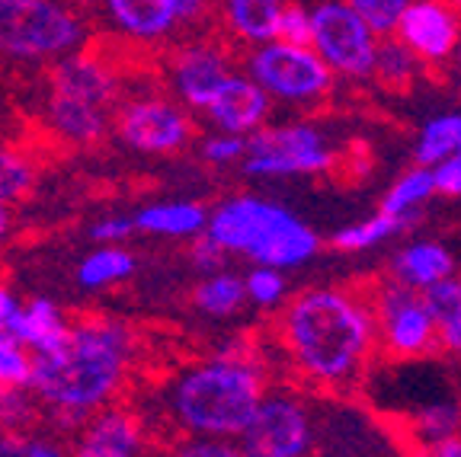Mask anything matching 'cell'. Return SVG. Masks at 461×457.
<instances>
[{"label":"cell","instance_id":"6da1fadb","mask_svg":"<svg viewBox=\"0 0 461 457\" xmlns=\"http://www.w3.org/2000/svg\"><path fill=\"white\" fill-rule=\"evenodd\" d=\"M288 352L317 381H346L366 362L372 317L349 294L317 288L292 300L285 314Z\"/></svg>","mask_w":461,"mask_h":457},{"label":"cell","instance_id":"7a4b0ae2","mask_svg":"<svg viewBox=\"0 0 461 457\" xmlns=\"http://www.w3.org/2000/svg\"><path fill=\"white\" fill-rule=\"evenodd\" d=\"M122 374V333L100 327H77L61 349L36 352L29 381L45 400L65 409H86L106 400Z\"/></svg>","mask_w":461,"mask_h":457},{"label":"cell","instance_id":"3957f363","mask_svg":"<svg viewBox=\"0 0 461 457\" xmlns=\"http://www.w3.org/2000/svg\"><path fill=\"white\" fill-rule=\"evenodd\" d=\"M209 237L221 250L247 253L269 269L302 265L317 253V234L285 208L263 199H234L212 215Z\"/></svg>","mask_w":461,"mask_h":457},{"label":"cell","instance_id":"277c9868","mask_svg":"<svg viewBox=\"0 0 461 457\" xmlns=\"http://www.w3.org/2000/svg\"><path fill=\"white\" fill-rule=\"evenodd\" d=\"M259 378L247 364L215 362L202 364L176 384L173 407L195 432L238 435L247 429L259 407Z\"/></svg>","mask_w":461,"mask_h":457},{"label":"cell","instance_id":"5b68a950","mask_svg":"<svg viewBox=\"0 0 461 457\" xmlns=\"http://www.w3.org/2000/svg\"><path fill=\"white\" fill-rule=\"evenodd\" d=\"M77 39V20L49 0H0V51L45 58L71 49Z\"/></svg>","mask_w":461,"mask_h":457},{"label":"cell","instance_id":"8992f818","mask_svg":"<svg viewBox=\"0 0 461 457\" xmlns=\"http://www.w3.org/2000/svg\"><path fill=\"white\" fill-rule=\"evenodd\" d=\"M247 173L257 176H285V173H317L333 160L321 131L311 125H282L253 135L244 144Z\"/></svg>","mask_w":461,"mask_h":457},{"label":"cell","instance_id":"52a82bcc","mask_svg":"<svg viewBox=\"0 0 461 457\" xmlns=\"http://www.w3.org/2000/svg\"><path fill=\"white\" fill-rule=\"evenodd\" d=\"M317 51L330 61L337 71L366 77L375 65V39L359 13L346 4H321L311 16Z\"/></svg>","mask_w":461,"mask_h":457},{"label":"cell","instance_id":"ba28073f","mask_svg":"<svg viewBox=\"0 0 461 457\" xmlns=\"http://www.w3.org/2000/svg\"><path fill=\"white\" fill-rule=\"evenodd\" d=\"M244 457H302L311 444V422L302 403L288 397L259 400L253 419L247 422Z\"/></svg>","mask_w":461,"mask_h":457},{"label":"cell","instance_id":"9c48e42d","mask_svg":"<svg viewBox=\"0 0 461 457\" xmlns=\"http://www.w3.org/2000/svg\"><path fill=\"white\" fill-rule=\"evenodd\" d=\"M250 67L263 90L285 96V100H308L330 86V71L324 61L314 51L295 49V45H263L253 55Z\"/></svg>","mask_w":461,"mask_h":457},{"label":"cell","instance_id":"30bf717a","mask_svg":"<svg viewBox=\"0 0 461 457\" xmlns=\"http://www.w3.org/2000/svg\"><path fill=\"white\" fill-rule=\"evenodd\" d=\"M382 336L397 355H417L432 339V317L423 298L411 285H391L378 300Z\"/></svg>","mask_w":461,"mask_h":457},{"label":"cell","instance_id":"8fae6325","mask_svg":"<svg viewBox=\"0 0 461 457\" xmlns=\"http://www.w3.org/2000/svg\"><path fill=\"white\" fill-rule=\"evenodd\" d=\"M119 135L135 150L164 154V150L183 148V141L193 135V121L167 103H131L119 115Z\"/></svg>","mask_w":461,"mask_h":457},{"label":"cell","instance_id":"7c38bea8","mask_svg":"<svg viewBox=\"0 0 461 457\" xmlns=\"http://www.w3.org/2000/svg\"><path fill=\"white\" fill-rule=\"evenodd\" d=\"M394 29H401L403 42L411 45V51L432 58V61L446 58L458 42V26H455L452 13L442 4H432V0L407 4Z\"/></svg>","mask_w":461,"mask_h":457},{"label":"cell","instance_id":"4fadbf2b","mask_svg":"<svg viewBox=\"0 0 461 457\" xmlns=\"http://www.w3.org/2000/svg\"><path fill=\"white\" fill-rule=\"evenodd\" d=\"M51 96L106 109L113 103V71L96 55L61 61L51 71Z\"/></svg>","mask_w":461,"mask_h":457},{"label":"cell","instance_id":"5bb4252c","mask_svg":"<svg viewBox=\"0 0 461 457\" xmlns=\"http://www.w3.org/2000/svg\"><path fill=\"white\" fill-rule=\"evenodd\" d=\"M209 109H212V119H215L224 131L240 135V131H253L259 121L267 119L269 100L257 84H250V80L228 77L221 84V90L215 94V100L209 103Z\"/></svg>","mask_w":461,"mask_h":457},{"label":"cell","instance_id":"9a60e30c","mask_svg":"<svg viewBox=\"0 0 461 457\" xmlns=\"http://www.w3.org/2000/svg\"><path fill=\"white\" fill-rule=\"evenodd\" d=\"M224 80L228 71L212 49H186L176 61V84L189 106H209Z\"/></svg>","mask_w":461,"mask_h":457},{"label":"cell","instance_id":"2e32d148","mask_svg":"<svg viewBox=\"0 0 461 457\" xmlns=\"http://www.w3.org/2000/svg\"><path fill=\"white\" fill-rule=\"evenodd\" d=\"M10 336L16 343H29L36 352H55L68 343L71 329L61 323V314L51 300H32L26 310L10 317Z\"/></svg>","mask_w":461,"mask_h":457},{"label":"cell","instance_id":"e0dca14e","mask_svg":"<svg viewBox=\"0 0 461 457\" xmlns=\"http://www.w3.org/2000/svg\"><path fill=\"white\" fill-rule=\"evenodd\" d=\"M138 426L129 413H106L86 432L77 457H135Z\"/></svg>","mask_w":461,"mask_h":457},{"label":"cell","instance_id":"ac0fdd59","mask_svg":"<svg viewBox=\"0 0 461 457\" xmlns=\"http://www.w3.org/2000/svg\"><path fill=\"white\" fill-rule=\"evenodd\" d=\"M109 10L131 36L151 39L173 26L176 10L173 0H109Z\"/></svg>","mask_w":461,"mask_h":457},{"label":"cell","instance_id":"d6986e66","mask_svg":"<svg viewBox=\"0 0 461 457\" xmlns=\"http://www.w3.org/2000/svg\"><path fill=\"white\" fill-rule=\"evenodd\" d=\"M397 275L403 279V285L426 288L452 275V256L436 243H413L397 256Z\"/></svg>","mask_w":461,"mask_h":457},{"label":"cell","instance_id":"ffe728a7","mask_svg":"<svg viewBox=\"0 0 461 457\" xmlns=\"http://www.w3.org/2000/svg\"><path fill=\"white\" fill-rule=\"evenodd\" d=\"M205 224V211L193 202H170V205H154L144 208L141 215L135 218L138 230L148 234H167V237H186L202 230Z\"/></svg>","mask_w":461,"mask_h":457},{"label":"cell","instance_id":"44dd1931","mask_svg":"<svg viewBox=\"0 0 461 457\" xmlns=\"http://www.w3.org/2000/svg\"><path fill=\"white\" fill-rule=\"evenodd\" d=\"M279 10V0H228L230 26L238 29L244 39H253V42L273 39Z\"/></svg>","mask_w":461,"mask_h":457},{"label":"cell","instance_id":"7402d4cb","mask_svg":"<svg viewBox=\"0 0 461 457\" xmlns=\"http://www.w3.org/2000/svg\"><path fill=\"white\" fill-rule=\"evenodd\" d=\"M51 115H55L58 131L77 138V141H94V138L103 135L106 129V119H103V109L84 106V103L74 100H58L51 96Z\"/></svg>","mask_w":461,"mask_h":457},{"label":"cell","instance_id":"603a6c76","mask_svg":"<svg viewBox=\"0 0 461 457\" xmlns=\"http://www.w3.org/2000/svg\"><path fill=\"white\" fill-rule=\"evenodd\" d=\"M455 150H461V115H439L420 135L417 160L420 164H442Z\"/></svg>","mask_w":461,"mask_h":457},{"label":"cell","instance_id":"cb8c5ba5","mask_svg":"<svg viewBox=\"0 0 461 457\" xmlns=\"http://www.w3.org/2000/svg\"><path fill=\"white\" fill-rule=\"evenodd\" d=\"M411 218L413 215H384V211H378V215L368 218V221L339 230L330 243L337 246V250H366V246H375L378 240H384V237L397 234L401 228H407Z\"/></svg>","mask_w":461,"mask_h":457},{"label":"cell","instance_id":"d4e9b609","mask_svg":"<svg viewBox=\"0 0 461 457\" xmlns=\"http://www.w3.org/2000/svg\"><path fill=\"white\" fill-rule=\"evenodd\" d=\"M244 282H238L234 275H212L209 282H202L195 288V304H199L205 314H234V310L244 304Z\"/></svg>","mask_w":461,"mask_h":457},{"label":"cell","instance_id":"484cf974","mask_svg":"<svg viewBox=\"0 0 461 457\" xmlns=\"http://www.w3.org/2000/svg\"><path fill=\"white\" fill-rule=\"evenodd\" d=\"M436 193V183H432L429 170H413L384 195L382 211L384 215H411L420 202H426L429 195Z\"/></svg>","mask_w":461,"mask_h":457},{"label":"cell","instance_id":"4316f807","mask_svg":"<svg viewBox=\"0 0 461 457\" xmlns=\"http://www.w3.org/2000/svg\"><path fill=\"white\" fill-rule=\"evenodd\" d=\"M131 256L129 253H122V250H100V253H94V256L86 259L84 265L77 269V279H80V285H86V288H100V285H106V282H115V279H125L131 272Z\"/></svg>","mask_w":461,"mask_h":457},{"label":"cell","instance_id":"83f0119b","mask_svg":"<svg viewBox=\"0 0 461 457\" xmlns=\"http://www.w3.org/2000/svg\"><path fill=\"white\" fill-rule=\"evenodd\" d=\"M413 51H407L403 45L391 42V45H382V49H375V65L372 71L384 80L388 86H401L413 77Z\"/></svg>","mask_w":461,"mask_h":457},{"label":"cell","instance_id":"f1b7e54d","mask_svg":"<svg viewBox=\"0 0 461 457\" xmlns=\"http://www.w3.org/2000/svg\"><path fill=\"white\" fill-rule=\"evenodd\" d=\"M423 304H426V310H429L432 323H446V320H452V317H458L461 314V282L442 279V282L426 285Z\"/></svg>","mask_w":461,"mask_h":457},{"label":"cell","instance_id":"f546056e","mask_svg":"<svg viewBox=\"0 0 461 457\" xmlns=\"http://www.w3.org/2000/svg\"><path fill=\"white\" fill-rule=\"evenodd\" d=\"M29 186H32V170L16 154L0 150V205L23 199L29 193Z\"/></svg>","mask_w":461,"mask_h":457},{"label":"cell","instance_id":"4dcf8cb0","mask_svg":"<svg viewBox=\"0 0 461 457\" xmlns=\"http://www.w3.org/2000/svg\"><path fill=\"white\" fill-rule=\"evenodd\" d=\"M407 4H411V0H349V7H353L356 13L366 20V26L375 29V32H391Z\"/></svg>","mask_w":461,"mask_h":457},{"label":"cell","instance_id":"1f68e13d","mask_svg":"<svg viewBox=\"0 0 461 457\" xmlns=\"http://www.w3.org/2000/svg\"><path fill=\"white\" fill-rule=\"evenodd\" d=\"M273 39L279 45H295V49H308L314 45V32H311V16L298 7L279 10V20H276Z\"/></svg>","mask_w":461,"mask_h":457},{"label":"cell","instance_id":"d6a6232c","mask_svg":"<svg viewBox=\"0 0 461 457\" xmlns=\"http://www.w3.org/2000/svg\"><path fill=\"white\" fill-rule=\"evenodd\" d=\"M29 374H32V364L23 355L20 343L10 336L7 329H0V381L23 387L29 384Z\"/></svg>","mask_w":461,"mask_h":457},{"label":"cell","instance_id":"836d02e7","mask_svg":"<svg viewBox=\"0 0 461 457\" xmlns=\"http://www.w3.org/2000/svg\"><path fill=\"white\" fill-rule=\"evenodd\" d=\"M29 416H32V407H29V400L23 397L20 387L0 381V429L14 432Z\"/></svg>","mask_w":461,"mask_h":457},{"label":"cell","instance_id":"e575fe53","mask_svg":"<svg viewBox=\"0 0 461 457\" xmlns=\"http://www.w3.org/2000/svg\"><path fill=\"white\" fill-rule=\"evenodd\" d=\"M247 291H250L253 300H259V304H276V300L282 298V291H285V282H282V275L276 269H269V265H263V269H257L247 279Z\"/></svg>","mask_w":461,"mask_h":457},{"label":"cell","instance_id":"d590c367","mask_svg":"<svg viewBox=\"0 0 461 457\" xmlns=\"http://www.w3.org/2000/svg\"><path fill=\"white\" fill-rule=\"evenodd\" d=\"M432 183H436V189L446 195H461V150L458 154H452V157H446L439 164V170L432 173Z\"/></svg>","mask_w":461,"mask_h":457},{"label":"cell","instance_id":"8d00e7d4","mask_svg":"<svg viewBox=\"0 0 461 457\" xmlns=\"http://www.w3.org/2000/svg\"><path fill=\"white\" fill-rule=\"evenodd\" d=\"M176 457H244V454L224 442H193V444H183L176 451Z\"/></svg>","mask_w":461,"mask_h":457},{"label":"cell","instance_id":"74e56055","mask_svg":"<svg viewBox=\"0 0 461 457\" xmlns=\"http://www.w3.org/2000/svg\"><path fill=\"white\" fill-rule=\"evenodd\" d=\"M240 154H244V141H240V138H215V141L205 144V157L215 160V164L238 160Z\"/></svg>","mask_w":461,"mask_h":457},{"label":"cell","instance_id":"f35d334b","mask_svg":"<svg viewBox=\"0 0 461 457\" xmlns=\"http://www.w3.org/2000/svg\"><path fill=\"white\" fill-rule=\"evenodd\" d=\"M221 246H218L215 240H212L209 234L202 237L199 243L193 246V256H195V265H202V269H218L221 265Z\"/></svg>","mask_w":461,"mask_h":457},{"label":"cell","instance_id":"ab89813d","mask_svg":"<svg viewBox=\"0 0 461 457\" xmlns=\"http://www.w3.org/2000/svg\"><path fill=\"white\" fill-rule=\"evenodd\" d=\"M135 230V221H125V218H113V221H103L94 228L96 240H122Z\"/></svg>","mask_w":461,"mask_h":457},{"label":"cell","instance_id":"60d3db41","mask_svg":"<svg viewBox=\"0 0 461 457\" xmlns=\"http://www.w3.org/2000/svg\"><path fill=\"white\" fill-rule=\"evenodd\" d=\"M420 457H461V438H442V442H432L426 451H420Z\"/></svg>","mask_w":461,"mask_h":457},{"label":"cell","instance_id":"b9f144b4","mask_svg":"<svg viewBox=\"0 0 461 457\" xmlns=\"http://www.w3.org/2000/svg\"><path fill=\"white\" fill-rule=\"evenodd\" d=\"M439 327H442V339H446V345L461 355V314L452 317V320H446V323H439Z\"/></svg>","mask_w":461,"mask_h":457},{"label":"cell","instance_id":"7bdbcfd3","mask_svg":"<svg viewBox=\"0 0 461 457\" xmlns=\"http://www.w3.org/2000/svg\"><path fill=\"white\" fill-rule=\"evenodd\" d=\"M16 314L14 308V298L7 294V288H0V329H7L10 333V317Z\"/></svg>","mask_w":461,"mask_h":457},{"label":"cell","instance_id":"ee69618b","mask_svg":"<svg viewBox=\"0 0 461 457\" xmlns=\"http://www.w3.org/2000/svg\"><path fill=\"white\" fill-rule=\"evenodd\" d=\"M202 4H205V0H173V10H176V16H183V20H189V16L199 13Z\"/></svg>","mask_w":461,"mask_h":457},{"label":"cell","instance_id":"f6af8a7d","mask_svg":"<svg viewBox=\"0 0 461 457\" xmlns=\"http://www.w3.org/2000/svg\"><path fill=\"white\" fill-rule=\"evenodd\" d=\"M10 230V215H7V208L0 205V243H4V237H7Z\"/></svg>","mask_w":461,"mask_h":457},{"label":"cell","instance_id":"bcb514c9","mask_svg":"<svg viewBox=\"0 0 461 457\" xmlns=\"http://www.w3.org/2000/svg\"><path fill=\"white\" fill-rule=\"evenodd\" d=\"M29 457H61V454H55V451L45 448V444H32V451H29Z\"/></svg>","mask_w":461,"mask_h":457},{"label":"cell","instance_id":"7dc6e473","mask_svg":"<svg viewBox=\"0 0 461 457\" xmlns=\"http://www.w3.org/2000/svg\"><path fill=\"white\" fill-rule=\"evenodd\" d=\"M458 65H461V49H458Z\"/></svg>","mask_w":461,"mask_h":457},{"label":"cell","instance_id":"c3c4849f","mask_svg":"<svg viewBox=\"0 0 461 457\" xmlns=\"http://www.w3.org/2000/svg\"><path fill=\"white\" fill-rule=\"evenodd\" d=\"M455 4H458V7H461V0H455Z\"/></svg>","mask_w":461,"mask_h":457}]
</instances>
